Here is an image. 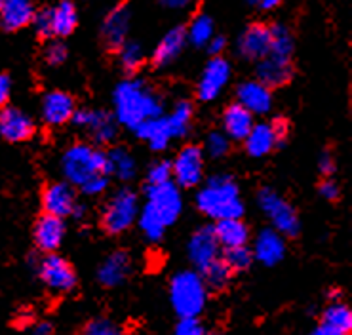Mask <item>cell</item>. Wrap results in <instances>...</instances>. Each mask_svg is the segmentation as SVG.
<instances>
[{
	"label": "cell",
	"mask_w": 352,
	"mask_h": 335,
	"mask_svg": "<svg viewBox=\"0 0 352 335\" xmlns=\"http://www.w3.org/2000/svg\"><path fill=\"white\" fill-rule=\"evenodd\" d=\"M172 180V162L168 160H158L148 166L147 170V185H156Z\"/></svg>",
	"instance_id": "ab89813d"
},
{
	"label": "cell",
	"mask_w": 352,
	"mask_h": 335,
	"mask_svg": "<svg viewBox=\"0 0 352 335\" xmlns=\"http://www.w3.org/2000/svg\"><path fill=\"white\" fill-rule=\"evenodd\" d=\"M33 25H34V31H36V34H38L41 39H50V36H54V27H52V8L41 10L38 14L34 12Z\"/></svg>",
	"instance_id": "b9f144b4"
},
{
	"label": "cell",
	"mask_w": 352,
	"mask_h": 335,
	"mask_svg": "<svg viewBox=\"0 0 352 335\" xmlns=\"http://www.w3.org/2000/svg\"><path fill=\"white\" fill-rule=\"evenodd\" d=\"M351 332L352 312L339 299L331 301V305L322 314V320H320L318 326L312 329L314 335H346L351 334Z\"/></svg>",
	"instance_id": "2e32d148"
},
{
	"label": "cell",
	"mask_w": 352,
	"mask_h": 335,
	"mask_svg": "<svg viewBox=\"0 0 352 335\" xmlns=\"http://www.w3.org/2000/svg\"><path fill=\"white\" fill-rule=\"evenodd\" d=\"M65 219L58 217V215H52V213H44L38 217L36 225H34L33 237L34 244L38 246V250L44 254H52L56 252L63 238H65Z\"/></svg>",
	"instance_id": "4fadbf2b"
},
{
	"label": "cell",
	"mask_w": 352,
	"mask_h": 335,
	"mask_svg": "<svg viewBox=\"0 0 352 335\" xmlns=\"http://www.w3.org/2000/svg\"><path fill=\"white\" fill-rule=\"evenodd\" d=\"M10 91H12V80L6 73H0V109L8 105Z\"/></svg>",
	"instance_id": "7dc6e473"
},
{
	"label": "cell",
	"mask_w": 352,
	"mask_h": 335,
	"mask_svg": "<svg viewBox=\"0 0 352 335\" xmlns=\"http://www.w3.org/2000/svg\"><path fill=\"white\" fill-rule=\"evenodd\" d=\"M270 31L265 25H252L238 39V54L246 59H261L269 54Z\"/></svg>",
	"instance_id": "ffe728a7"
},
{
	"label": "cell",
	"mask_w": 352,
	"mask_h": 335,
	"mask_svg": "<svg viewBox=\"0 0 352 335\" xmlns=\"http://www.w3.org/2000/svg\"><path fill=\"white\" fill-rule=\"evenodd\" d=\"M115 118L118 124L133 130L138 124L164 115V101L141 78L122 80L113 91Z\"/></svg>",
	"instance_id": "6da1fadb"
},
{
	"label": "cell",
	"mask_w": 352,
	"mask_h": 335,
	"mask_svg": "<svg viewBox=\"0 0 352 335\" xmlns=\"http://www.w3.org/2000/svg\"><path fill=\"white\" fill-rule=\"evenodd\" d=\"M172 177L175 185L192 188L204 177V151L197 145L183 147L172 162Z\"/></svg>",
	"instance_id": "9c48e42d"
},
{
	"label": "cell",
	"mask_w": 352,
	"mask_h": 335,
	"mask_svg": "<svg viewBox=\"0 0 352 335\" xmlns=\"http://www.w3.org/2000/svg\"><path fill=\"white\" fill-rule=\"evenodd\" d=\"M168 120V128L172 131V138H185L190 128V120H192V105L188 101H177L173 111L166 116Z\"/></svg>",
	"instance_id": "d6a6232c"
},
{
	"label": "cell",
	"mask_w": 352,
	"mask_h": 335,
	"mask_svg": "<svg viewBox=\"0 0 352 335\" xmlns=\"http://www.w3.org/2000/svg\"><path fill=\"white\" fill-rule=\"evenodd\" d=\"M34 122L31 116L16 107H2L0 111V136L10 143H21L33 138Z\"/></svg>",
	"instance_id": "5bb4252c"
},
{
	"label": "cell",
	"mask_w": 352,
	"mask_h": 335,
	"mask_svg": "<svg viewBox=\"0 0 352 335\" xmlns=\"http://www.w3.org/2000/svg\"><path fill=\"white\" fill-rule=\"evenodd\" d=\"M52 332H54V327L50 326L48 322H41L38 326H34V327H33V334H36V335L52 334Z\"/></svg>",
	"instance_id": "db71d44e"
},
{
	"label": "cell",
	"mask_w": 352,
	"mask_h": 335,
	"mask_svg": "<svg viewBox=\"0 0 352 335\" xmlns=\"http://www.w3.org/2000/svg\"><path fill=\"white\" fill-rule=\"evenodd\" d=\"M318 168L324 175H331V173L336 172V160H333V156L329 155V153H324V155L320 156Z\"/></svg>",
	"instance_id": "c3c4849f"
},
{
	"label": "cell",
	"mask_w": 352,
	"mask_h": 335,
	"mask_svg": "<svg viewBox=\"0 0 352 335\" xmlns=\"http://www.w3.org/2000/svg\"><path fill=\"white\" fill-rule=\"evenodd\" d=\"M272 124V128H274V133H276V138H278V143L280 147L284 145V139L287 138V124L286 120H282V118H278V120H274Z\"/></svg>",
	"instance_id": "f907efd6"
},
{
	"label": "cell",
	"mask_w": 352,
	"mask_h": 335,
	"mask_svg": "<svg viewBox=\"0 0 352 335\" xmlns=\"http://www.w3.org/2000/svg\"><path fill=\"white\" fill-rule=\"evenodd\" d=\"M109 187V175L107 173H99L96 177H91L86 183L80 185V191H82L86 197H99V195H103Z\"/></svg>",
	"instance_id": "ee69618b"
},
{
	"label": "cell",
	"mask_w": 352,
	"mask_h": 335,
	"mask_svg": "<svg viewBox=\"0 0 352 335\" xmlns=\"http://www.w3.org/2000/svg\"><path fill=\"white\" fill-rule=\"evenodd\" d=\"M131 270V259L126 252H113L98 269V280L101 286L116 288L128 278Z\"/></svg>",
	"instance_id": "7402d4cb"
},
{
	"label": "cell",
	"mask_w": 352,
	"mask_h": 335,
	"mask_svg": "<svg viewBox=\"0 0 352 335\" xmlns=\"http://www.w3.org/2000/svg\"><path fill=\"white\" fill-rule=\"evenodd\" d=\"M71 122L76 128L88 131L96 145H109L118 136V120L107 111H90V109H74Z\"/></svg>",
	"instance_id": "52a82bcc"
},
{
	"label": "cell",
	"mask_w": 352,
	"mask_h": 335,
	"mask_svg": "<svg viewBox=\"0 0 352 335\" xmlns=\"http://www.w3.org/2000/svg\"><path fill=\"white\" fill-rule=\"evenodd\" d=\"M67 59V48L61 44V42H54L50 44L48 50H46V61L48 65L59 67L61 63H65Z\"/></svg>",
	"instance_id": "f6af8a7d"
},
{
	"label": "cell",
	"mask_w": 352,
	"mask_h": 335,
	"mask_svg": "<svg viewBox=\"0 0 352 335\" xmlns=\"http://www.w3.org/2000/svg\"><path fill=\"white\" fill-rule=\"evenodd\" d=\"M147 206L162 219L166 227H170L177 221L183 208L179 187L172 180L147 185Z\"/></svg>",
	"instance_id": "ba28073f"
},
{
	"label": "cell",
	"mask_w": 352,
	"mask_h": 335,
	"mask_svg": "<svg viewBox=\"0 0 352 335\" xmlns=\"http://www.w3.org/2000/svg\"><path fill=\"white\" fill-rule=\"evenodd\" d=\"M145 61V54H143V48L138 42H124L120 46V63H122V69L126 73H135Z\"/></svg>",
	"instance_id": "8d00e7d4"
},
{
	"label": "cell",
	"mask_w": 352,
	"mask_h": 335,
	"mask_svg": "<svg viewBox=\"0 0 352 335\" xmlns=\"http://www.w3.org/2000/svg\"><path fill=\"white\" fill-rule=\"evenodd\" d=\"M187 44V29L183 27H173L170 29L162 41L158 42L153 56L155 67H168L172 65L175 59L179 58V54Z\"/></svg>",
	"instance_id": "d4e9b609"
},
{
	"label": "cell",
	"mask_w": 352,
	"mask_h": 335,
	"mask_svg": "<svg viewBox=\"0 0 352 335\" xmlns=\"http://www.w3.org/2000/svg\"><path fill=\"white\" fill-rule=\"evenodd\" d=\"M206 153L212 156V158H221L229 153L230 141L227 133H221V131H212L208 138H206Z\"/></svg>",
	"instance_id": "f35d334b"
},
{
	"label": "cell",
	"mask_w": 352,
	"mask_h": 335,
	"mask_svg": "<svg viewBox=\"0 0 352 335\" xmlns=\"http://www.w3.org/2000/svg\"><path fill=\"white\" fill-rule=\"evenodd\" d=\"M213 36V21L212 17L206 16V14H200L192 19V23L188 25L187 29V41L192 44V46H206L210 39Z\"/></svg>",
	"instance_id": "e575fe53"
},
{
	"label": "cell",
	"mask_w": 352,
	"mask_h": 335,
	"mask_svg": "<svg viewBox=\"0 0 352 335\" xmlns=\"http://www.w3.org/2000/svg\"><path fill=\"white\" fill-rule=\"evenodd\" d=\"M76 206V195L71 183H52L42 191V208L44 213H52L58 217H69Z\"/></svg>",
	"instance_id": "9a60e30c"
},
{
	"label": "cell",
	"mask_w": 352,
	"mask_h": 335,
	"mask_svg": "<svg viewBox=\"0 0 352 335\" xmlns=\"http://www.w3.org/2000/svg\"><path fill=\"white\" fill-rule=\"evenodd\" d=\"M140 227L148 242H160L162 237H164L166 225L147 204L143 206V210L140 213Z\"/></svg>",
	"instance_id": "d590c367"
},
{
	"label": "cell",
	"mask_w": 352,
	"mask_h": 335,
	"mask_svg": "<svg viewBox=\"0 0 352 335\" xmlns=\"http://www.w3.org/2000/svg\"><path fill=\"white\" fill-rule=\"evenodd\" d=\"M270 31V46L269 56L280 59H292L294 54V36L289 33L286 25L276 23L269 27Z\"/></svg>",
	"instance_id": "1f68e13d"
},
{
	"label": "cell",
	"mask_w": 352,
	"mask_h": 335,
	"mask_svg": "<svg viewBox=\"0 0 352 335\" xmlns=\"http://www.w3.org/2000/svg\"><path fill=\"white\" fill-rule=\"evenodd\" d=\"M34 8L31 0H4L0 4V23L6 31H19L33 21Z\"/></svg>",
	"instance_id": "cb8c5ba5"
},
{
	"label": "cell",
	"mask_w": 352,
	"mask_h": 335,
	"mask_svg": "<svg viewBox=\"0 0 352 335\" xmlns=\"http://www.w3.org/2000/svg\"><path fill=\"white\" fill-rule=\"evenodd\" d=\"M230 277H232V269L225 263L223 257L213 259L210 265H206L202 269V280L208 288L212 290H223V288L229 284Z\"/></svg>",
	"instance_id": "836d02e7"
},
{
	"label": "cell",
	"mask_w": 352,
	"mask_h": 335,
	"mask_svg": "<svg viewBox=\"0 0 352 335\" xmlns=\"http://www.w3.org/2000/svg\"><path fill=\"white\" fill-rule=\"evenodd\" d=\"M244 143H246L248 155L254 156V158L269 155L270 151L280 147L278 138L274 133V128L269 122L254 124L250 133L246 136V139H244Z\"/></svg>",
	"instance_id": "484cf974"
},
{
	"label": "cell",
	"mask_w": 352,
	"mask_h": 335,
	"mask_svg": "<svg viewBox=\"0 0 352 335\" xmlns=\"http://www.w3.org/2000/svg\"><path fill=\"white\" fill-rule=\"evenodd\" d=\"M197 206L204 215L215 221L240 217L244 213L236 181L227 173H217L206 181L204 187L198 191Z\"/></svg>",
	"instance_id": "7a4b0ae2"
},
{
	"label": "cell",
	"mask_w": 352,
	"mask_h": 335,
	"mask_svg": "<svg viewBox=\"0 0 352 335\" xmlns=\"http://www.w3.org/2000/svg\"><path fill=\"white\" fill-rule=\"evenodd\" d=\"M257 202L261 206L263 212L269 215L274 229L278 230L282 237L294 238L299 235V230H301L299 215L295 212L294 206L287 204L276 191H272L269 187L261 188L257 193Z\"/></svg>",
	"instance_id": "8992f818"
},
{
	"label": "cell",
	"mask_w": 352,
	"mask_h": 335,
	"mask_svg": "<svg viewBox=\"0 0 352 335\" xmlns=\"http://www.w3.org/2000/svg\"><path fill=\"white\" fill-rule=\"evenodd\" d=\"M2 2H4V0H0V4H2Z\"/></svg>",
	"instance_id": "9f6ffc18"
},
{
	"label": "cell",
	"mask_w": 352,
	"mask_h": 335,
	"mask_svg": "<svg viewBox=\"0 0 352 335\" xmlns=\"http://www.w3.org/2000/svg\"><path fill=\"white\" fill-rule=\"evenodd\" d=\"M339 297H341L339 290H331V292H329V299H331V301H337Z\"/></svg>",
	"instance_id": "11a10c76"
},
{
	"label": "cell",
	"mask_w": 352,
	"mask_h": 335,
	"mask_svg": "<svg viewBox=\"0 0 352 335\" xmlns=\"http://www.w3.org/2000/svg\"><path fill=\"white\" fill-rule=\"evenodd\" d=\"M206 46H208V52H210L212 56H221V52L225 50V46H227V41H225L223 36L213 34L212 39H210V42H208Z\"/></svg>",
	"instance_id": "681fc988"
},
{
	"label": "cell",
	"mask_w": 352,
	"mask_h": 335,
	"mask_svg": "<svg viewBox=\"0 0 352 335\" xmlns=\"http://www.w3.org/2000/svg\"><path fill=\"white\" fill-rule=\"evenodd\" d=\"M223 259L229 265L232 270H244L248 269L252 261H254V252L246 246H232V248H225Z\"/></svg>",
	"instance_id": "74e56055"
},
{
	"label": "cell",
	"mask_w": 352,
	"mask_h": 335,
	"mask_svg": "<svg viewBox=\"0 0 352 335\" xmlns=\"http://www.w3.org/2000/svg\"><path fill=\"white\" fill-rule=\"evenodd\" d=\"M208 286L195 270H183L172 278L170 301L177 316H198L204 311Z\"/></svg>",
	"instance_id": "277c9868"
},
{
	"label": "cell",
	"mask_w": 352,
	"mask_h": 335,
	"mask_svg": "<svg viewBox=\"0 0 352 335\" xmlns=\"http://www.w3.org/2000/svg\"><path fill=\"white\" fill-rule=\"evenodd\" d=\"M107 158L111 164V175H116L120 181H131L135 177L138 166H135V160L130 155V151L115 147L107 153Z\"/></svg>",
	"instance_id": "4dcf8cb0"
},
{
	"label": "cell",
	"mask_w": 352,
	"mask_h": 335,
	"mask_svg": "<svg viewBox=\"0 0 352 335\" xmlns=\"http://www.w3.org/2000/svg\"><path fill=\"white\" fill-rule=\"evenodd\" d=\"M257 69L255 74L261 84L267 88H280L294 76V67H292V59H280L274 56H265V58L257 59Z\"/></svg>",
	"instance_id": "e0dca14e"
},
{
	"label": "cell",
	"mask_w": 352,
	"mask_h": 335,
	"mask_svg": "<svg viewBox=\"0 0 352 335\" xmlns=\"http://www.w3.org/2000/svg\"><path fill=\"white\" fill-rule=\"evenodd\" d=\"M238 103L246 107L252 115H265L269 113L270 105H272V96H270V88L259 80H250L240 84L236 90Z\"/></svg>",
	"instance_id": "d6986e66"
},
{
	"label": "cell",
	"mask_w": 352,
	"mask_h": 335,
	"mask_svg": "<svg viewBox=\"0 0 352 335\" xmlns=\"http://www.w3.org/2000/svg\"><path fill=\"white\" fill-rule=\"evenodd\" d=\"M187 254L190 263L197 267L198 270H202L206 265H210L213 259L221 257V244L217 242L213 227H202L198 229L187 246Z\"/></svg>",
	"instance_id": "8fae6325"
},
{
	"label": "cell",
	"mask_w": 352,
	"mask_h": 335,
	"mask_svg": "<svg viewBox=\"0 0 352 335\" xmlns=\"http://www.w3.org/2000/svg\"><path fill=\"white\" fill-rule=\"evenodd\" d=\"M158 2L168 10H185L188 6H192L195 0H158Z\"/></svg>",
	"instance_id": "816d5d0a"
},
{
	"label": "cell",
	"mask_w": 352,
	"mask_h": 335,
	"mask_svg": "<svg viewBox=\"0 0 352 335\" xmlns=\"http://www.w3.org/2000/svg\"><path fill=\"white\" fill-rule=\"evenodd\" d=\"M250 4H255V6H259L261 10H272L278 6L282 0H248Z\"/></svg>",
	"instance_id": "f5cc1de1"
},
{
	"label": "cell",
	"mask_w": 352,
	"mask_h": 335,
	"mask_svg": "<svg viewBox=\"0 0 352 335\" xmlns=\"http://www.w3.org/2000/svg\"><path fill=\"white\" fill-rule=\"evenodd\" d=\"M254 124V115L240 103L230 105L223 115L225 133L229 136V139H234V141H244Z\"/></svg>",
	"instance_id": "4316f807"
},
{
	"label": "cell",
	"mask_w": 352,
	"mask_h": 335,
	"mask_svg": "<svg viewBox=\"0 0 352 335\" xmlns=\"http://www.w3.org/2000/svg\"><path fill=\"white\" fill-rule=\"evenodd\" d=\"M122 332L120 327L116 326L115 322L111 318H94L90 320L86 327H84V334L88 335H118Z\"/></svg>",
	"instance_id": "60d3db41"
},
{
	"label": "cell",
	"mask_w": 352,
	"mask_h": 335,
	"mask_svg": "<svg viewBox=\"0 0 352 335\" xmlns=\"http://www.w3.org/2000/svg\"><path fill=\"white\" fill-rule=\"evenodd\" d=\"M230 78V65L227 59L213 56V59L206 65L204 73L198 82V99L200 101H213L221 90L227 86Z\"/></svg>",
	"instance_id": "7c38bea8"
},
{
	"label": "cell",
	"mask_w": 352,
	"mask_h": 335,
	"mask_svg": "<svg viewBox=\"0 0 352 335\" xmlns=\"http://www.w3.org/2000/svg\"><path fill=\"white\" fill-rule=\"evenodd\" d=\"M78 23V14L71 0H61L52 8V27L54 36H69Z\"/></svg>",
	"instance_id": "f546056e"
},
{
	"label": "cell",
	"mask_w": 352,
	"mask_h": 335,
	"mask_svg": "<svg viewBox=\"0 0 352 335\" xmlns=\"http://www.w3.org/2000/svg\"><path fill=\"white\" fill-rule=\"evenodd\" d=\"M38 277L42 278V282L59 294H67L76 286V274H74L73 267L59 257L54 252L46 254V257H42L38 263Z\"/></svg>",
	"instance_id": "30bf717a"
},
{
	"label": "cell",
	"mask_w": 352,
	"mask_h": 335,
	"mask_svg": "<svg viewBox=\"0 0 352 335\" xmlns=\"http://www.w3.org/2000/svg\"><path fill=\"white\" fill-rule=\"evenodd\" d=\"M135 136L143 141H147L148 147L160 153V151H166L170 141H172V131L168 128V120H166L164 115L155 116V118H148V120H143L141 124H138L135 128Z\"/></svg>",
	"instance_id": "603a6c76"
},
{
	"label": "cell",
	"mask_w": 352,
	"mask_h": 335,
	"mask_svg": "<svg viewBox=\"0 0 352 335\" xmlns=\"http://www.w3.org/2000/svg\"><path fill=\"white\" fill-rule=\"evenodd\" d=\"M138 197L130 188L116 191L101 213V227L109 235H122L138 219Z\"/></svg>",
	"instance_id": "5b68a950"
},
{
	"label": "cell",
	"mask_w": 352,
	"mask_h": 335,
	"mask_svg": "<svg viewBox=\"0 0 352 335\" xmlns=\"http://www.w3.org/2000/svg\"><path fill=\"white\" fill-rule=\"evenodd\" d=\"M254 255L267 267H272L286 254V242L284 237L276 229H265L261 230L255 238Z\"/></svg>",
	"instance_id": "44dd1931"
},
{
	"label": "cell",
	"mask_w": 352,
	"mask_h": 335,
	"mask_svg": "<svg viewBox=\"0 0 352 335\" xmlns=\"http://www.w3.org/2000/svg\"><path fill=\"white\" fill-rule=\"evenodd\" d=\"M215 238L221 248H232V246H246L250 240V229L240 217H227L217 219V225L213 227Z\"/></svg>",
	"instance_id": "83f0119b"
},
{
	"label": "cell",
	"mask_w": 352,
	"mask_h": 335,
	"mask_svg": "<svg viewBox=\"0 0 352 335\" xmlns=\"http://www.w3.org/2000/svg\"><path fill=\"white\" fill-rule=\"evenodd\" d=\"M61 172L65 175L67 183L80 187L99 173L111 175V164L107 153L86 143H76L61 156Z\"/></svg>",
	"instance_id": "3957f363"
},
{
	"label": "cell",
	"mask_w": 352,
	"mask_h": 335,
	"mask_svg": "<svg viewBox=\"0 0 352 335\" xmlns=\"http://www.w3.org/2000/svg\"><path fill=\"white\" fill-rule=\"evenodd\" d=\"M318 191H320V195H322V197L326 198V200H331V202L339 198V185H337L333 180H324V181H322V183H320Z\"/></svg>",
	"instance_id": "bcb514c9"
},
{
	"label": "cell",
	"mask_w": 352,
	"mask_h": 335,
	"mask_svg": "<svg viewBox=\"0 0 352 335\" xmlns=\"http://www.w3.org/2000/svg\"><path fill=\"white\" fill-rule=\"evenodd\" d=\"M130 31V12L128 8L113 10L103 25V39L109 48H120Z\"/></svg>",
	"instance_id": "f1b7e54d"
},
{
	"label": "cell",
	"mask_w": 352,
	"mask_h": 335,
	"mask_svg": "<svg viewBox=\"0 0 352 335\" xmlns=\"http://www.w3.org/2000/svg\"><path fill=\"white\" fill-rule=\"evenodd\" d=\"M74 109V99L67 91H50L42 99V120L50 126H61L71 120Z\"/></svg>",
	"instance_id": "ac0fdd59"
},
{
	"label": "cell",
	"mask_w": 352,
	"mask_h": 335,
	"mask_svg": "<svg viewBox=\"0 0 352 335\" xmlns=\"http://www.w3.org/2000/svg\"><path fill=\"white\" fill-rule=\"evenodd\" d=\"M208 329L200 322L198 316H181L177 326H175V334L177 335H202L206 334Z\"/></svg>",
	"instance_id": "7bdbcfd3"
}]
</instances>
